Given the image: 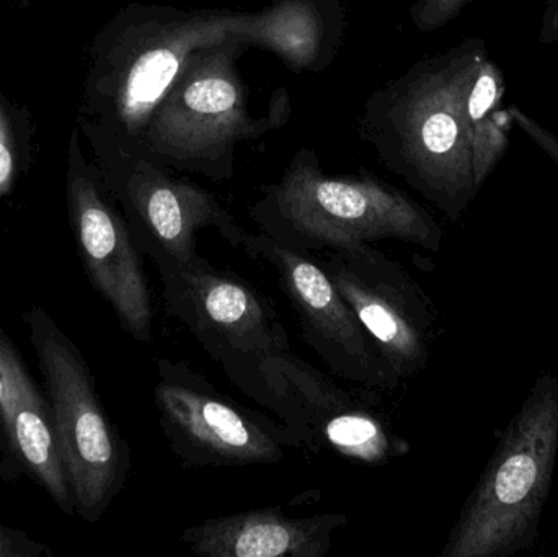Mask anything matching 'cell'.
Wrapping results in <instances>:
<instances>
[{"label":"cell","mask_w":558,"mask_h":557,"mask_svg":"<svg viewBox=\"0 0 558 557\" xmlns=\"http://www.w3.org/2000/svg\"><path fill=\"white\" fill-rule=\"evenodd\" d=\"M343 0H274L251 12L238 38L278 56L295 74L330 68L343 45Z\"/></svg>","instance_id":"obj_16"},{"label":"cell","mask_w":558,"mask_h":557,"mask_svg":"<svg viewBox=\"0 0 558 557\" xmlns=\"http://www.w3.org/2000/svg\"><path fill=\"white\" fill-rule=\"evenodd\" d=\"M2 375H0V399H2Z\"/></svg>","instance_id":"obj_23"},{"label":"cell","mask_w":558,"mask_h":557,"mask_svg":"<svg viewBox=\"0 0 558 557\" xmlns=\"http://www.w3.org/2000/svg\"><path fill=\"white\" fill-rule=\"evenodd\" d=\"M167 316L180 320L248 398L260 395V368L291 350L274 301L232 270L199 255L189 265L157 268Z\"/></svg>","instance_id":"obj_7"},{"label":"cell","mask_w":558,"mask_h":557,"mask_svg":"<svg viewBox=\"0 0 558 557\" xmlns=\"http://www.w3.org/2000/svg\"><path fill=\"white\" fill-rule=\"evenodd\" d=\"M95 146L101 177L137 247L157 268L195 262L196 234L203 229H215L232 247H241L247 231L211 192L131 153L101 126L95 128Z\"/></svg>","instance_id":"obj_9"},{"label":"cell","mask_w":558,"mask_h":557,"mask_svg":"<svg viewBox=\"0 0 558 557\" xmlns=\"http://www.w3.org/2000/svg\"><path fill=\"white\" fill-rule=\"evenodd\" d=\"M248 215L268 238L311 254L389 239L429 252L442 244L441 226L409 193L364 167L356 175H327L305 146L281 179L265 186Z\"/></svg>","instance_id":"obj_2"},{"label":"cell","mask_w":558,"mask_h":557,"mask_svg":"<svg viewBox=\"0 0 558 557\" xmlns=\"http://www.w3.org/2000/svg\"><path fill=\"white\" fill-rule=\"evenodd\" d=\"M537 38H539V41L544 43V45L558 43V0H547Z\"/></svg>","instance_id":"obj_22"},{"label":"cell","mask_w":558,"mask_h":557,"mask_svg":"<svg viewBox=\"0 0 558 557\" xmlns=\"http://www.w3.org/2000/svg\"><path fill=\"white\" fill-rule=\"evenodd\" d=\"M513 124L510 107L501 105L471 124L472 172L477 192L510 147Z\"/></svg>","instance_id":"obj_17"},{"label":"cell","mask_w":558,"mask_h":557,"mask_svg":"<svg viewBox=\"0 0 558 557\" xmlns=\"http://www.w3.org/2000/svg\"><path fill=\"white\" fill-rule=\"evenodd\" d=\"M505 90H507V82H505L504 72L498 68L497 62L492 61L487 56L469 92L468 114L471 124L500 107Z\"/></svg>","instance_id":"obj_18"},{"label":"cell","mask_w":558,"mask_h":557,"mask_svg":"<svg viewBox=\"0 0 558 557\" xmlns=\"http://www.w3.org/2000/svg\"><path fill=\"white\" fill-rule=\"evenodd\" d=\"M68 206L75 245L92 287L113 310L128 336L136 342H153V293L143 252L100 170L84 162L75 140L69 164Z\"/></svg>","instance_id":"obj_13"},{"label":"cell","mask_w":558,"mask_h":557,"mask_svg":"<svg viewBox=\"0 0 558 557\" xmlns=\"http://www.w3.org/2000/svg\"><path fill=\"white\" fill-rule=\"evenodd\" d=\"M154 402L170 453L185 470L275 464L302 448L282 422L219 391L183 360H157Z\"/></svg>","instance_id":"obj_8"},{"label":"cell","mask_w":558,"mask_h":557,"mask_svg":"<svg viewBox=\"0 0 558 557\" xmlns=\"http://www.w3.org/2000/svg\"><path fill=\"white\" fill-rule=\"evenodd\" d=\"M15 177V150L9 117L0 104V198L12 189Z\"/></svg>","instance_id":"obj_21"},{"label":"cell","mask_w":558,"mask_h":557,"mask_svg":"<svg viewBox=\"0 0 558 557\" xmlns=\"http://www.w3.org/2000/svg\"><path fill=\"white\" fill-rule=\"evenodd\" d=\"M0 375V448L5 463L32 477L62 513L74 517V497L59 451L51 405L2 327Z\"/></svg>","instance_id":"obj_14"},{"label":"cell","mask_w":558,"mask_h":557,"mask_svg":"<svg viewBox=\"0 0 558 557\" xmlns=\"http://www.w3.org/2000/svg\"><path fill=\"white\" fill-rule=\"evenodd\" d=\"M558 458V376L543 373L449 533L441 557H507L539 538Z\"/></svg>","instance_id":"obj_4"},{"label":"cell","mask_w":558,"mask_h":557,"mask_svg":"<svg viewBox=\"0 0 558 557\" xmlns=\"http://www.w3.org/2000/svg\"><path fill=\"white\" fill-rule=\"evenodd\" d=\"M475 0H416L410 7V20L423 33L436 32L454 20Z\"/></svg>","instance_id":"obj_19"},{"label":"cell","mask_w":558,"mask_h":557,"mask_svg":"<svg viewBox=\"0 0 558 557\" xmlns=\"http://www.w3.org/2000/svg\"><path fill=\"white\" fill-rule=\"evenodd\" d=\"M487 56L485 39L468 38L415 62L367 97L357 123L379 162L452 222L478 193L468 98Z\"/></svg>","instance_id":"obj_1"},{"label":"cell","mask_w":558,"mask_h":557,"mask_svg":"<svg viewBox=\"0 0 558 557\" xmlns=\"http://www.w3.org/2000/svg\"><path fill=\"white\" fill-rule=\"evenodd\" d=\"M247 49L232 36L193 52L131 153L175 173L231 180L235 147L264 136L288 118L257 120L248 113L247 87L235 65Z\"/></svg>","instance_id":"obj_5"},{"label":"cell","mask_w":558,"mask_h":557,"mask_svg":"<svg viewBox=\"0 0 558 557\" xmlns=\"http://www.w3.org/2000/svg\"><path fill=\"white\" fill-rule=\"evenodd\" d=\"M258 404L294 432L302 448L330 451L366 467H387L412 450L377 409L373 395H360L328 378L291 350L262 363Z\"/></svg>","instance_id":"obj_10"},{"label":"cell","mask_w":558,"mask_h":557,"mask_svg":"<svg viewBox=\"0 0 558 557\" xmlns=\"http://www.w3.org/2000/svg\"><path fill=\"white\" fill-rule=\"evenodd\" d=\"M239 249L274 268L278 287L298 317L302 339L333 375L373 391H393L402 385L315 254L279 244L264 232H247Z\"/></svg>","instance_id":"obj_12"},{"label":"cell","mask_w":558,"mask_h":557,"mask_svg":"<svg viewBox=\"0 0 558 557\" xmlns=\"http://www.w3.org/2000/svg\"><path fill=\"white\" fill-rule=\"evenodd\" d=\"M54 553L28 533L0 523V557H52Z\"/></svg>","instance_id":"obj_20"},{"label":"cell","mask_w":558,"mask_h":557,"mask_svg":"<svg viewBox=\"0 0 558 557\" xmlns=\"http://www.w3.org/2000/svg\"><path fill=\"white\" fill-rule=\"evenodd\" d=\"M348 522L347 513L291 517L265 507L203 520L179 540L199 557H324Z\"/></svg>","instance_id":"obj_15"},{"label":"cell","mask_w":558,"mask_h":557,"mask_svg":"<svg viewBox=\"0 0 558 557\" xmlns=\"http://www.w3.org/2000/svg\"><path fill=\"white\" fill-rule=\"evenodd\" d=\"M251 12L131 3L101 33L92 100L107 130L136 149L150 114L193 52L239 36Z\"/></svg>","instance_id":"obj_3"},{"label":"cell","mask_w":558,"mask_h":557,"mask_svg":"<svg viewBox=\"0 0 558 557\" xmlns=\"http://www.w3.org/2000/svg\"><path fill=\"white\" fill-rule=\"evenodd\" d=\"M400 383L426 368L438 311L400 262L373 244L315 254Z\"/></svg>","instance_id":"obj_11"},{"label":"cell","mask_w":558,"mask_h":557,"mask_svg":"<svg viewBox=\"0 0 558 557\" xmlns=\"http://www.w3.org/2000/svg\"><path fill=\"white\" fill-rule=\"evenodd\" d=\"M23 320L51 405L75 516L100 522L126 486L130 445L108 415L90 366L68 334L39 306L26 311Z\"/></svg>","instance_id":"obj_6"}]
</instances>
